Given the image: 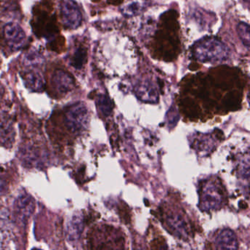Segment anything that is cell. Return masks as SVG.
<instances>
[{
	"instance_id": "obj_5",
	"label": "cell",
	"mask_w": 250,
	"mask_h": 250,
	"mask_svg": "<svg viewBox=\"0 0 250 250\" xmlns=\"http://www.w3.org/2000/svg\"><path fill=\"white\" fill-rule=\"evenodd\" d=\"M35 201L29 194L23 193L18 197L15 203L14 211L17 221L26 225L35 211Z\"/></svg>"
},
{
	"instance_id": "obj_12",
	"label": "cell",
	"mask_w": 250,
	"mask_h": 250,
	"mask_svg": "<svg viewBox=\"0 0 250 250\" xmlns=\"http://www.w3.org/2000/svg\"><path fill=\"white\" fill-rule=\"evenodd\" d=\"M83 223L82 216H74L67 229V238L69 240L70 242H75L79 239L83 231Z\"/></svg>"
},
{
	"instance_id": "obj_10",
	"label": "cell",
	"mask_w": 250,
	"mask_h": 250,
	"mask_svg": "<svg viewBox=\"0 0 250 250\" xmlns=\"http://www.w3.org/2000/svg\"><path fill=\"white\" fill-rule=\"evenodd\" d=\"M151 2V0H126L122 5L120 10L126 17H132L146 10Z\"/></svg>"
},
{
	"instance_id": "obj_1",
	"label": "cell",
	"mask_w": 250,
	"mask_h": 250,
	"mask_svg": "<svg viewBox=\"0 0 250 250\" xmlns=\"http://www.w3.org/2000/svg\"><path fill=\"white\" fill-rule=\"evenodd\" d=\"M195 57L203 63H217L229 57L226 44L215 38H206L198 41L194 47Z\"/></svg>"
},
{
	"instance_id": "obj_6",
	"label": "cell",
	"mask_w": 250,
	"mask_h": 250,
	"mask_svg": "<svg viewBox=\"0 0 250 250\" xmlns=\"http://www.w3.org/2000/svg\"><path fill=\"white\" fill-rule=\"evenodd\" d=\"M4 36L7 46L13 51L21 49L26 41V34L21 26L13 22L4 26Z\"/></svg>"
},
{
	"instance_id": "obj_9",
	"label": "cell",
	"mask_w": 250,
	"mask_h": 250,
	"mask_svg": "<svg viewBox=\"0 0 250 250\" xmlns=\"http://www.w3.org/2000/svg\"><path fill=\"white\" fill-rule=\"evenodd\" d=\"M23 82L28 89L33 92H41L45 88V80L43 76L35 70H29L23 73Z\"/></svg>"
},
{
	"instance_id": "obj_8",
	"label": "cell",
	"mask_w": 250,
	"mask_h": 250,
	"mask_svg": "<svg viewBox=\"0 0 250 250\" xmlns=\"http://www.w3.org/2000/svg\"><path fill=\"white\" fill-rule=\"evenodd\" d=\"M137 96L144 102L155 103L158 101V92L154 84L149 80H143L135 87Z\"/></svg>"
},
{
	"instance_id": "obj_3",
	"label": "cell",
	"mask_w": 250,
	"mask_h": 250,
	"mask_svg": "<svg viewBox=\"0 0 250 250\" xmlns=\"http://www.w3.org/2000/svg\"><path fill=\"white\" fill-rule=\"evenodd\" d=\"M89 112L83 103H76L67 109L64 121L69 130L74 133L84 130L89 122Z\"/></svg>"
},
{
	"instance_id": "obj_17",
	"label": "cell",
	"mask_w": 250,
	"mask_h": 250,
	"mask_svg": "<svg viewBox=\"0 0 250 250\" xmlns=\"http://www.w3.org/2000/svg\"><path fill=\"white\" fill-rule=\"evenodd\" d=\"M245 1H249V2H250V0H245Z\"/></svg>"
},
{
	"instance_id": "obj_14",
	"label": "cell",
	"mask_w": 250,
	"mask_h": 250,
	"mask_svg": "<svg viewBox=\"0 0 250 250\" xmlns=\"http://www.w3.org/2000/svg\"><path fill=\"white\" fill-rule=\"evenodd\" d=\"M97 106H98V110L104 115H109L112 112L113 104L111 99L107 95H100L97 100Z\"/></svg>"
},
{
	"instance_id": "obj_13",
	"label": "cell",
	"mask_w": 250,
	"mask_h": 250,
	"mask_svg": "<svg viewBox=\"0 0 250 250\" xmlns=\"http://www.w3.org/2000/svg\"><path fill=\"white\" fill-rule=\"evenodd\" d=\"M167 223L178 236H185L187 233V226L185 220L181 216H170L167 218Z\"/></svg>"
},
{
	"instance_id": "obj_15",
	"label": "cell",
	"mask_w": 250,
	"mask_h": 250,
	"mask_svg": "<svg viewBox=\"0 0 250 250\" xmlns=\"http://www.w3.org/2000/svg\"><path fill=\"white\" fill-rule=\"evenodd\" d=\"M239 38L246 46L250 47V26L245 22H241L237 27Z\"/></svg>"
},
{
	"instance_id": "obj_11",
	"label": "cell",
	"mask_w": 250,
	"mask_h": 250,
	"mask_svg": "<svg viewBox=\"0 0 250 250\" xmlns=\"http://www.w3.org/2000/svg\"><path fill=\"white\" fill-rule=\"evenodd\" d=\"M217 249H237L238 242L234 233L229 229H224L217 233L215 239Z\"/></svg>"
},
{
	"instance_id": "obj_16",
	"label": "cell",
	"mask_w": 250,
	"mask_h": 250,
	"mask_svg": "<svg viewBox=\"0 0 250 250\" xmlns=\"http://www.w3.org/2000/svg\"><path fill=\"white\" fill-rule=\"evenodd\" d=\"M85 53L82 49H78L75 52L74 57H73V66L76 68H80L81 66L83 65V59H84Z\"/></svg>"
},
{
	"instance_id": "obj_7",
	"label": "cell",
	"mask_w": 250,
	"mask_h": 250,
	"mask_svg": "<svg viewBox=\"0 0 250 250\" xmlns=\"http://www.w3.org/2000/svg\"><path fill=\"white\" fill-rule=\"evenodd\" d=\"M52 85L58 93L64 95L73 90L74 79L67 72L62 70H57L53 74Z\"/></svg>"
},
{
	"instance_id": "obj_4",
	"label": "cell",
	"mask_w": 250,
	"mask_h": 250,
	"mask_svg": "<svg viewBox=\"0 0 250 250\" xmlns=\"http://www.w3.org/2000/svg\"><path fill=\"white\" fill-rule=\"evenodd\" d=\"M60 15L63 25L67 29H76L82 23V13L73 0L62 1L60 3Z\"/></svg>"
},
{
	"instance_id": "obj_2",
	"label": "cell",
	"mask_w": 250,
	"mask_h": 250,
	"mask_svg": "<svg viewBox=\"0 0 250 250\" xmlns=\"http://www.w3.org/2000/svg\"><path fill=\"white\" fill-rule=\"evenodd\" d=\"M224 202V191L221 182L217 179L204 182L201 189V205L204 211L217 210Z\"/></svg>"
}]
</instances>
